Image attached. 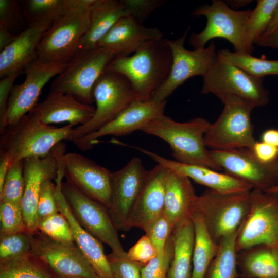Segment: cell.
Returning a JSON list of instances; mask_svg holds the SVG:
<instances>
[{"label":"cell","mask_w":278,"mask_h":278,"mask_svg":"<svg viewBox=\"0 0 278 278\" xmlns=\"http://www.w3.org/2000/svg\"><path fill=\"white\" fill-rule=\"evenodd\" d=\"M172 63L171 49L162 38L146 42L132 55L116 56L105 71L124 76L136 99L147 101L168 79Z\"/></svg>","instance_id":"cell-1"},{"label":"cell","mask_w":278,"mask_h":278,"mask_svg":"<svg viewBox=\"0 0 278 278\" xmlns=\"http://www.w3.org/2000/svg\"><path fill=\"white\" fill-rule=\"evenodd\" d=\"M210 125L202 117L180 123L163 114L150 121L141 131L167 142L175 160L221 171L222 169L213 159L204 142V135Z\"/></svg>","instance_id":"cell-2"},{"label":"cell","mask_w":278,"mask_h":278,"mask_svg":"<svg viewBox=\"0 0 278 278\" xmlns=\"http://www.w3.org/2000/svg\"><path fill=\"white\" fill-rule=\"evenodd\" d=\"M73 127L45 125L28 113L0 131V154L8 156L11 165L27 158L45 157L62 141L72 140Z\"/></svg>","instance_id":"cell-3"},{"label":"cell","mask_w":278,"mask_h":278,"mask_svg":"<svg viewBox=\"0 0 278 278\" xmlns=\"http://www.w3.org/2000/svg\"><path fill=\"white\" fill-rule=\"evenodd\" d=\"M96 0H72L71 7L52 23L37 48L44 62L67 63L77 53L80 40L89 29L91 10Z\"/></svg>","instance_id":"cell-4"},{"label":"cell","mask_w":278,"mask_h":278,"mask_svg":"<svg viewBox=\"0 0 278 278\" xmlns=\"http://www.w3.org/2000/svg\"><path fill=\"white\" fill-rule=\"evenodd\" d=\"M222 102L223 109L204 135L207 148L227 151L251 149L256 143L251 113L255 108L251 102L236 96H230Z\"/></svg>","instance_id":"cell-5"},{"label":"cell","mask_w":278,"mask_h":278,"mask_svg":"<svg viewBox=\"0 0 278 278\" xmlns=\"http://www.w3.org/2000/svg\"><path fill=\"white\" fill-rule=\"evenodd\" d=\"M116 55L103 47L77 53L53 81L50 91L71 95L92 105L94 85Z\"/></svg>","instance_id":"cell-6"},{"label":"cell","mask_w":278,"mask_h":278,"mask_svg":"<svg viewBox=\"0 0 278 278\" xmlns=\"http://www.w3.org/2000/svg\"><path fill=\"white\" fill-rule=\"evenodd\" d=\"M251 190L221 194L209 189L198 196L195 212L203 216L206 228L217 244L236 232L251 207Z\"/></svg>","instance_id":"cell-7"},{"label":"cell","mask_w":278,"mask_h":278,"mask_svg":"<svg viewBox=\"0 0 278 278\" xmlns=\"http://www.w3.org/2000/svg\"><path fill=\"white\" fill-rule=\"evenodd\" d=\"M251 10L236 11L231 9L225 2L213 1L211 5L197 7L193 12L194 16H204L207 19L205 28L200 33H193L189 44L194 49L205 47L211 40L222 38L229 41L235 51L252 53L246 37V25Z\"/></svg>","instance_id":"cell-8"},{"label":"cell","mask_w":278,"mask_h":278,"mask_svg":"<svg viewBox=\"0 0 278 278\" xmlns=\"http://www.w3.org/2000/svg\"><path fill=\"white\" fill-rule=\"evenodd\" d=\"M96 108L92 118L74 128L71 141L91 134L109 123L134 101L135 93L129 80L118 73L105 71L93 90Z\"/></svg>","instance_id":"cell-9"},{"label":"cell","mask_w":278,"mask_h":278,"mask_svg":"<svg viewBox=\"0 0 278 278\" xmlns=\"http://www.w3.org/2000/svg\"><path fill=\"white\" fill-rule=\"evenodd\" d=\"M263 80L247 74L217 53L216 61L203 77L201 93L212 94L221 102L234 95L249 100L256 107L265 106L269 101V93Z\"/></svg>","instance_id":"cell-10"},{"label":"cell","mask_w":278,"mask_h":278,"mask_svg":"<svg viewBox=\"0 0 278 278\" xmlns=\"http://www.w3.org/2000/svg\"><path fill=\"white\" fill-rule=\"evenodd\" d=\"M259 245L278 249V195L252 189L249 213L240 226L237 252Z\"/></svg>","instance_id":"cell-11"},{"label":"cell","mask_w":278,"mask_h":278,"mask_svg":"<svg viewBox=\"0 0 278 278\" xmlns=\"http://www.w3.org/2000/svg\"><path fill=\"white\" fill-rule=\"evenodd\" d=\"M62 191L78 222L91 235L107 244L114 254L127 257L107 208L67 181L62 183Z\"/></svg>","instance_id":"cell-12"},{"label":"cell","mask_w":278,"mask_h":278,"mask_svg":"<svg viewBox=\"0 0 278 278\" xmlns=\"http://www.w3.org/2000/svg\"><path fill=\"white\" fill-rule=\"evenodd\" d=\"M189 27L183 35L175 40L166 39L172 55L170 72L166 82L152 95L151 99L157 102L166 100L173 91L190 77L207 74L216 60L217 52L214 41L203 48L186 49L184 43Z\"/></svg>","instance_id":"cell-13"},{"label":"cell","mask_w":278,"mask_h":278,"mask_svg":"<svg viewBox=\"0 0 278 278\" xmlns=\"http://www.w3.org/2000/svg\"><path fill=\"white\" fill-rule=\"evenodd\" d=\"M67 64L44 62L37 58L25 67L24 82L12 87L5 117L0 123V131L16 123L34 108L44 86L60 74Z\"/></svg>","instance_id":"cell-14"},{"label":"cell","mask_w":278,"mask_h":278,"mask_svg":"<svg viewBox=\"0 0 278 278\" xmlns=\"http://www.w3.org/2000/svg\"><path fill=\"white\" fill-rule=\"evenodd\" d=\"M30 253L58 276L98 278L75 242L57 241L38 231L32 234Z\"/></svg>","instance_id":"cell-15"},{"label":"cell","mask_w":278,"mask_h":278,"mask_svg":"<svg viewBox=\"0 0 278 278\" xmlns=\"http://www.w3.org/2000/svg\"><path fill=\"white\" fill-rule=\"evenodd\" d=\"M210 151L225 172L249 184L253 189L266 192L278 186V159L263 162L249 149Z\"/></svg>","instance_id":"cell-16"},{"label":"cell","mask_w":278,"mask_h":278,"mask_svg":"<svg viewBox=\"0 0 278 278\" xmlns=\"http://www.w3.org/2000/svg\"><path fill=\"white\" fill-rule=\"evenodd\" d=\"M65 150V144L60 142L45 157L24 160L25 189L21 205L27 231L31 234L39 231L38 201L42 184L56 178L60 158Z\"/></svg>","instance_id":"cell-17"},{"label":"cell","mask_w":278,"mask_h":278,"mask_svg":"<svg viewBox=\"0 0 278 278\" xmlns=\"http://www.w3.org/2000/svg\"><path fill=\"white\" fill-rule=\"evenodd\" d=\"M148 170L138 157L112 173L111 199L107 208L116 228L127 231L128 219L145 182Z\"/></svg>","instance_id":"cell-18"},{"label":"cell","mask_w":278,"mask_h":278,"mask_svg":"<svg viewBox=\"0 0 278 278\" xmlns=\"http://www.w3.org/2000/svg\"><path fill=\"white\" fill-rule=\"evenodd\" d=\"M63 162L67 182L108 208L111 203L112 172L76 152L64 154Z\"/></svg>","instance_id":"cell-19"},{"label":"cell","mask_w":278,"mask_h":278,"mask_svg":"<svg viewBox=\"0 0 278 278\" xmlns=\"http://www.w3.org/2000/svg\"><path fill=\"white\" fill-rule=\"evenodd\" d=\"M166 100H135L114 119L96 131L73 141L79 149H92L98 139L108 135L120 136L142 130L152 119L164 114Z\"/></svg>","instance_id":"cell-20"},{"label":"cell","mask_w":278,"mask_h":278,"mask_svg":"<svg viewBox=\"0 0 278 278\" xmlns=\"http://www.w3.org/2000/svg\"><path fill=\"white\" fill-rule=\"evenodd\" d=\"M169 170L157 164L148 170L141 192L127 222V231L137 228L144 231L163 213Z\"/></svg>","instance_id":"cell-21"},{"label":"cell","mask_w":278,"mask_h":278,"mask_svg":"<svg viewBox=\"0 0 278 278\" xmlns=\"http://www.w3.org/2000/svg\"><path fill=\"white\" fill-rule=\"evenodd\" d=\"M133 148L149 157L158 164L186 176L213 191L221 194H232L253 189L249 184L227 172H221L203 166L182 163L141 147L133 146Z\"/></svg>","instance_id":"cell-22"},{"label":"cell","mask_w":278,"mask_h":278,"mask_svg":"<svg viewBox=\"0 0 278 278\" xmlns=\"http://www.w3.org/2000/svg\"><path fill=\"white\" fill-rule=\"evenodd\" d=\"M64 177L62 167L59 168L55 181V196L59 212L67 220L74 242L89 262L98 278H113L110 266L100 241L86 231L74 217L62 191Z\"/></svg>","instance_id":"cell-23"},{"label":"cell","mask_w":278,"mask_h":278,"mask_svg":"<svg viewBox=\"0 0 278 278\" xmlns=\"http://www.w3.org/2000/svg\"><path fill=\"white\" fill-rule=\"evenodd\" d=\"M137 12L136 0H96L91 8L89 29L80 40L76 54L97 47L119 20L128 17L136 20Z\"/></svg>","instance_id":"cell-24"},{"label":"cell","mask_w":278,"mask_h":278,"mask_svg":"<svg viewBox=\"0 0 278 278\" xmlns=\"http://www.w3.org/2000/svg\"><path fill=\"white\" fill-rule=\"evenodd\" d=\"M95 111V107L81 102L71 95L50 91L29 113L45 125L67 122L75 126L89 122Z\"/></svg>","instance_id":"cell-25"},{"label":"cell","mask_w":278,"mask_h":278,"mask_svg":"<svg viewBox=\"0 0 278 278\" xmlns=\"http://www.w3.org/2000/svg\"><path fill=\"white\" fill-rule=\"evenodd\" d=\"M51 21L30 25L0 53V77L23 73L25 67L37 58L38 46Z\"/></svg>","instance_id":"cell-26"},{"label":"cell","mask_w":278,"mask_h":278,"mask_svg":"<svg viewBox=\"0 0 278 278\" xmlns=\"http://www.w3.org/2000/svg\"><path fill=\"white\" fill-rule=\"evenodd\" d=\"M163 36L157 28L146 27L130 18L124 17L99 41L97 47L107 48L117 56L127 57L146 42L162 39Z\"/></svg>","instance_id":"cell-27"},{"label":"cell","mask_w":278,"mask_h":278,"mask_svg":"<svg viewBox=\"0 0 278 278\" xmlns=\"http://www.w3.org/2000/svg\"><path fill=\"white\" fill-rule=\"evenodd\" d=\"M197 197L189 178L169 170L163 214L174 229L192 219Z\"/></svg>","instance_id":"cell-28"},{"label":"cell","mask_w":278,"mask_h":278,"mask_svg":"<svg viewBox=\"0 0 278 278\" xmlns=\"http://www.w3.org/2000/svg\"><path fill=\"white\" fill-rule=\"evenodd\" d=\"M241 278H278V249L259 245L237 252Z\"/></svg>","instance_id":"cell-29"},{"label":"cell","mask_w":278,"mask_h":278,"mask_svg":"<svg viewBox=\"0 0 278 278\" xmlns=\"http://www.w3.org/2000/svg\"><path fill=\"white\" fill-rule=\"evenodd\" d=\"M173 254L167 278H192V263L195 240L193 221L187 220L172 232Z\"/></svg>","instance_id":"cell-30"},{"label":"cell","mask_w":278,"mask_h":278,"mask_svg":"<svg viewBox=\"0 0 278 278\" xmlns=\"http://www.w3.org/2000/svg\"><path fill=\"white\" fill-rule=\"evenodd\" d=\"M192 220L195 232L192 278H204L210 264L218 252L219 244L211 236L200 213L195 212L192 216Z\"/></svg>","instance_id":"cell-31"},{"label":"cell","mask_w":278,"mask_h":278,"mask_svg":"<svg viewBox=\"0 0 278 278\" xmlns=\"http://www.w3.org/2000/svg\"><path fill=\"white\" fill-rule=\"evenodd\" d=\"M239 229L219 242L218 252L210 264L204 278L240 277L236 249Z\"/></svg>","instance_id":"cell-32"},{"label":"cell","mask_w":278,"mask_h":278,"mask_svg":"<svg viewBox=\"0 0 278 278\" xmlns=\"http://www.w3.org/2000/svg\"><path fill=\"white\" fill-rule=\"evenodd\" d=\"M30 252L0 262V278H53Z\"/></svg>","instance_id":"cell-33"},{"label":"cell","mask_w":278,"mask_h":278,"mask_svg":"<svg viewBox=\"0 0 278 278\" xmlns=\"http://www.w3.org/2000/svg\"><path fill=\"white\" fill-rule=\"evenodd\" d=\"M21 4L23 16L30 25L53 22L71 7L72 0H25Z\"/></svg>","instance_id":"cell-34"},{"label":"cell","mask_w":278,"mask_h":278,"mask_svg":"<svg viewBox=\"0 0 278 278\" xmlns=\"http://www.w3.org/2000/svg\"><path fill=\"white\" fill-rule=\"evenodd\" d=\"M217 53L223 58L253 77L263 78L268 75H278V60L260 59L248 53L232 52L227 49Z\"/></svg>","instance_id":"cell-35"},{"label":"cell","mask_w":278,"mask_h":278,"mask_svg":"<svg viewBox=\"0 0 278 278\" xmlns=\"http://www.w3.org/2000/svg\"><path fill=\"white\" fill-rule=\"evenodd\" d=\"M277 4L278 0H258L256 7L251 10L246 30L247 40L251 47L265 32Z\"/></svg>","instance_id":"cell-36"},{"label":"cell","mask_w":278,"mask_h":278,"mask_svg":"<svg viewBox=\"0 0 278 278\" xmlns=\"http://www.w3.org/2000/svg\"><path fill=\"white\" fill-rule=\"evenodd\" d=\"M23 170L24 160L19 161L10 166L2 189L0 190V203H21L25 189Z\"/></svg>","instance_id":"cell-37"},{"label":"cell","mask_w":278,"mask_h":278,"mask_svg":"<svg viewBox=\"0 0 278 278\" xmlns=\"http://www.w3.org/2000/svg\"><path fill=\"white\" fill-rule=\"evenodd\" d=\"M32 234L28 232L0 235V262L30 252Z\"/></svg>","instance_id":"cell-38"},{"label":"cell","mask_w":278,"mask_h":278,"mask_svg":"<svg viewBox=\"0 0 278 278\" xmlns=\"http://www.w3.org/2000/svg\"><path fill=\"white\" fill-rule=\"evenodd\" d=\"M38 230L56 240L75 242L70 224L65 217L60 212L40 220Z\"/></svg>","instance_id":"cell-39"},{"label":"cell","mask_w":278,"mask_h":278,"mask_svg":"<svg viewBox=\"0 0 278 278\" xmlns=\"http://www.w3.org/2000/svg\"><path fill=\"white\" fill-rule=\"evenodd\" d=\"M0 232L7 234L28 232L21 204L0 203Z\"/></svg>","instance_id":"cell-40"},{"label":"cell","mask_w":278,"mask_h":278,"mask_svg":"<svg viewBox=\"0 0 278 278\" xmlns=\"http://www.w3.org/2000/svg\"><path fill=\"white\" fill-rule=\"evenodd\" d=\"M174 228L168 219L162 214L146 230L157 252V256L162 258L168 240L172 234Z\"/></svg>","instance_id":"cell-41"},{"label":"cell","mask_w":278,"mask_h":278,"mask_svg":"<svg viewBox=\"0 0 278 278\" xmlns=\"http://www.w3.org/2000/svg\"><path fill=\"white\" fill-rule=\"evenodd\" d=\"M173 254L172 235L169 238L164 256H157L143 266L141 278H167V274Z\"/></svg>","instance_id":"cell-42"},{"label":"cell","mask_w":278,"mask_h":278,"mask_svg":"<svg viewBox=\"0 0 278 278\" xmlns=\"http://www.w3.org/2000/svg\"><path fill=\"white\" fill-rule=\"evenodd\" d=\"M113 278H141L144 266L127 257H119L113 253L107 255Z\"/></svg>","instance_id":"cell-43"},{"label":"cell","mask_w":278,"mask_h":278,"mask_svg":"<svg viewBox=\"0 0 278 278\" xmlns=\"http://www.w3.org/2000/svg\"><path fill=\"white\" fill-rule=\"evenodd\" d=\"M55 184L47 179L42 184L38 201L39 221L59 212L55 196Z\"/></svg>","instance_id":"cell-44"},{"label":"cell","mask_w":278,"mask_h":278,"mask_svg":"<svg viewBox=\"0 0 278 278\" xmlns=\"http://www.w3.org/2000/svg\"><path fill=\"white\" fill-rule=\"evenodd\" d=\"M21 9V4L18 1L0 0V26L10 31L22 25Z\"/></svg>","instance_id":"cell-45"},{"label":"cell","mask_w":278,"mask_h":278,"mask_svg":"<svg viewBox=\"0 0 278 278\" xmlns=\"http://www.w3.org/2000/svg\"><path fill=\"white\" fill-rule=\"evenodd\" d=\"M127 254L131 260L143 265L157 256V251L150 238L146 234L142 236L129 249Z\"/></svg>","instance_id":"cell-46"},{"label":"cell","mask_w":278,"mask_h":278,"mask_svg":"<svg viewBox=\"0 0 278 278\" xmlns=\"http://www.w3.org/2000/svg\"><path fill=\"white\" fill-rule=\"evenodd\" d=\"M20 74H13L2 78L0 80V123L5 117L14 81Z\"/></svg>","instance_id":"cell-47"},{"label":"cell","mask_w":278,"mask_h":278,"mask_svg":"<svg viewBox=\"0 0 278 278\" xmlns=\"http://www.w3.org/2000/svg\"><path fill=\"white\" fill-rule=\"evenodd\" d=\"M250 150L258 159L263 162H272L278 159V148L262 141H256Z\"/></svg>","instance_id":"cell-48"},{"label":"cell","mask_w":278,"mask_h":278,"mask_svg":"<svg viewBox=\"0 0 278 278\" xmlns=\"http://www.w3.org/2000/svg\"><path fill=\"white\" fill-rule=\"evenodd\" d=\"M254 44L260 47L278 48V30L270 34L259 37Z\"/></svg>","instance_id":"cell-49"},{"label":"cell","mask_w":278,"mask_h":278,"mask_svg":"<svg viewBox=\"0 0 278 278\" xmlns=\"http://www.w3.org/2000/svg\"><path fill=\"white\" fill-rule=\"evenodd\" d=\"M16 36L17 35L11 33L6 27L0 26V51L11 43Z\"/></svg>","instance_id":"cell-50"},{"label":"cell","mask_w":278,"mask_h":278,"mask_svg":"<svg viewBox=\"0 0 278 278\" xmlns=\"http://www.w3.org/2000/svg\"><path fill=\"white\" fill-rule=\"evenodd\" d=\"M10 166V161L8 156L0 154V190L2 189Z\"/></svg>","instance_id":"cell-51"},{"label":"cell","mask_w":278,"mask_h":278,"mask_svg":"<svg viewBox=\"0 0 278 278\" xmlns=\"http://www.w3.org/2000/svg\"><path fill=\"white\" fill-rule=\"evenodd\" d=\"M261 141L278 148V130H266L262 134Z\"/></svg>","instance_id":"cell-52"},{"label":"cell","mask_w":278,"mask_h":278,"mask_svg":"<svg viewBox=\"0 0 278 278\" xmlns=\"http://www.w3.org/2000/svg\"><path fill=\"white\" fill-rule=\"evenodd\" d=\"M278 30V4L276 6L270 22L262 36H265L272 33ZM261 36V37H262Z\"/></svg>","instance_id":"cell-53"},{"label":"cell","mask_w":278,"mask_h":278,"mask_svg":"<svg viewBox=\"0 0 278 278\" xmlns=\"http://www.w3.org/2000/svg\"><path fill=\"white\" fill-rule=\"evenodd\" d=\"M251 1H227L225 3L229 6L231 5L234 8H239L244 7L250 3Z\"/></svg>","instance_id":"cell-54"},{"label":"cell","mask_w":278,"mask_h":278,"mask_svg":"<svg viewBox=\"0 0 278 278\" xmlns=\"http://www.w3.org/2000/svg\"><path fill=\"white\" fill-rule=\"evenodd\" d=\"M266 192L268 193L278 195V186L268 190Z\"/></svg>","instance_id":"cell-55"},{"label":"cell","mask_w":278,"mask_h":278,"mask_svg":"<svg viewBox=\"0 0 278 278\" xmlns=\"http://www.w3.org/2000/svg\"><path fill=\"white\" fill-rule=\"evenodd\" d=\"M57 278H82L80 277H62V276H58Z\"/></svg>","instance_id":"cell-56"}]
</instances>
